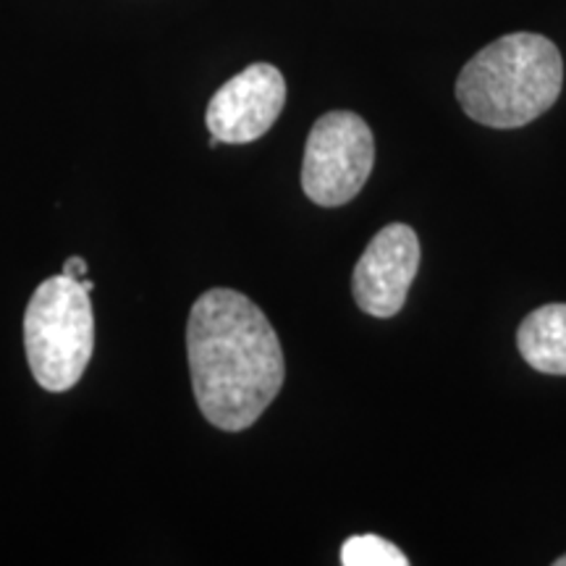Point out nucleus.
<instances>
[{"instance_id":"1","label":"nucleus","mask_w":566,"mask_h":566,"mask_svg":"<svg viewBox=\"0 0 566 566\" xmlns=\"http://www.w3.org/2000/svg\"><path fill=\"white\" fill-rule=\"evenodd\" d=\"M187 354L197 407L205 420L229 433L258 422L286 378L271 321L233 289H210L195 302Z\"/></svg>"},{"instance_id":"2","label":"nucleus","mask_w":566,"mask_h":566,"mask_svg":"<svg viewBox=\"0 0 566 566\" xmlns=\"http://www.w3.org/2000/svg\"><path fill=\"white\" fill-rule=\"evenodd\" d=\"M564 61L548 38L514 32L467 61L457 101L472 122L491 129H520L554 108L562 95Z\"/></svg>"},{"instance_id":"3","label":"nucleus","mask_w":566,"mask_h":566,"mask_svg":"<svg viewBox=\"0 0 566 566\" xmlns=\"http://www.w3.org/2000/svg\"><path fill=\"white\" fill-rule=\"evenodd\" d=\"M24 349L40 388L63 394L80 384L95 349V315L82 281L61 273L34 289L24 313Z\"/></svg>"},{"instance_id":"4","label":"nucleus","mask_w":566,"mask_h":566,"mask_svg":"<svg viewBox=\"0 0 566 566\" xmlns=\"http://www.w3.org/2000/svg\"><path fill=\"white\" fill-rule=\"evenodd\" d=\"M375 163V139L357 113L331 111L307 137L302 189L315 205L338 208L363 192Z\"/></svg>"},{"instance_id":"5","label":"nucleus","mask_w":566,"mask_h":566,"mask_svg":"<svg viewBox=\"0 0 566 566\" xmlns=\"http://www.w3.org/2000/svg\"><path fill=\"white\" fill-rule=\"evenodd\" d=\"M286 105V80L271 63H252L212 95L205 113L210 137L247 145L271 132Z\"/></svg>"},{"instance_id":"6","label":"nucleus","mask_w":566,"mask_h":566,"mask_svg":"<svg viewBox=\"0 0 566 566\" xmlns=\"http://www.w3.org/2000/svg\"><path fill=\"white\" fill-rule=\"evenodd\" d=\"M417 271H420V239L412 226H386L375 233L354 268V302L373 317L384 321L394 317L405 307Z\"/></svg>"},{"instance_id":"7","label":"nucleus","mask_w":566,"mask_h":566,"mask_svg":"<svg viewBox=\"0 0 566 566\" xmlns=\"http://www.w3.org/2000/svg\"><path fill=\"white\" fill-rule=\"evenodd\" d=\"M516 346L537 373L566 375V304H543L522 321Z\"/></svg>"},{"instance_id":"8","label":"nucleus","mask_w":566,"mask_h":566,"mask_svg":"<svg viewBox=\"0 0 566 566\" xmlns=\"http://www.w3.org/2000/svg\"><path fill=\"white\" fill-rule=\"evenodd\" d=\"M344 566H407L409 558L380 535H352L342 546Z\"/></svg>"},{"instance_id":"9","label":"nucleus","mask_w":566,"mask_h":566,"mask_svg":"<svg viewBox=\"0 0 566 566\" xmlns=\"http://www.w3.org/2000/svg\"><path fill=\"white\" fill-rule=\"evenodd\" d=\"M61 273L69 275V279L82 281V279H87V263H84L82 258H69L66 263H63V271Z\"/></svg>"},{"instance_id":"10","label":"nucleus","mask_w":566,"mask_h":566,"mask_svg":"<svg viewBox=\"0 0 566 566\" xmlns=\"http://www.w3.org/2000/svg\"><path fill=\"white\" fill-rule=\"evenodd\" d=\"M554 566H566V554H564V556H558L556 562H554Z\"/></svg>"}]
</instances>
